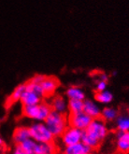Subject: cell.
I'll return each instance as SVG.
<instances>
[{
    "mask_svg": "<svg viewBox=\"0 0 129 154\" xmlns=\"http://www.w3.org/2000/svg\"><path fill=\"white\" fill-rule=\"evenodd\" d=\"M11 154H28L26 151H24L22 147L20 146V145H16L15 148L13 149L12 150V153Z\"/></svg>",
    "mask_w": 129,
    "mask_h": 154,
    "instance_id": "cb8c5ba5",
    "label": "cell"
},
{
    "mask_svg": "<svg viewBox=\"0 0 129 154\" xmlns=\"http://www.w3.org/2000/svg\"><path fill=\"white\" fill-rule=\"evenodd\" d=\"M101 110H102V107L100 106V105L96 100L86 98L83 100V110L82 111L90 116L92 119L100 118Z\"/></svg>",
    "mask_w": 129,
    "mask_h": 154,
    "instance_id": "9c48e42d",
    "label": "cell"
},
{
    "mask_svg": "<svg viewBox=\"0 0 129 154\" xmlns=\"http://www.w3.org/2000/svg\"><path fill=\"white\" fill-rule=\"evenodd\" d=\"M107 88H108V82H107V81L97 79L96 83V93L97 92H103V91L107 90Z\"/></svg>",
    "mask_w": 129,
    "mask_h": 154,
    "instance_id": "7402d4cb",
    "label": "cell"
},
{
    "mask_svg": "<svg viewBox=\"0 0 129 154\" xmlns=\"http://www.w3.org/2000/svg\"><path fill=\"white\" fill-rule=\"evenodd\" d=\"M30 137L36 143L52 142L54 137L50 132L46 124L42 122H35L29 126Z\"/></svg>",
    "mask_w": 129,
    "mask_h": 154,
    "instance_id": "277c9868",
    "label": "cell"
},
{
    "mask_svg": "<svg viewBox=\"0 0 129 154\" xmlns=\"http://www.w3.org/2000/svg\"><path fill=\"white\" fill-rule=\"evenodd\" d=\"M119 115V110L114 106H105L101 110L100 118L106 122H112L116 120Z\"/></svg>",
    "mask_w": 129,
    "mask_h": 154,
    "instance_id": "e0dca14e",
    "label": "cell"
},
{
    "mask_svg": "<svg viewBox=\"0 0 129 154\" xmlns=\"http://www.w3.org/2000/svg\"><path fill=\"white\" fill-rule=\"evenodd\" d=\"M59 85H60L59 80L56 78L46 76L43 81L40 83V87L43 93V97L52 96L59 88Z\"/></svg>",
    "mask_w": 129,
    "mask_h": 154,
    "instance_id": "52a82bcc",
    "label": "cell"
},
{
    "mask_svg": "<svg viewBox=\"0 0 129 154\" xmlns=\"http://www.w3.org/2000/svg\"><path fill=\"white\" fill-rule=\"evenodd\" d=\"M52 112V107L47 102H40L39 104L33 106H23V114L24 117L34 121V122H42L47 119L49 114Z\"/></svg>",
    "mask_w": 129,
    "mask_h": 154,
    "instance_id": "3957f363",
    "label": "cell"
},
{
    "mask_svg": "<svg viewBox=\"0 0 129 154\" xmlns=\"http://www.w3.org/2000/svg\"><path fill=\"white\" fill-rule=\"evenodd\" d=\"M57 147L52 142L36 143L33 154H56Z\"/></svg>",
    "mask_w": 129,
    "mask_h": 154,
    "instance_id": "9a60e30c",
    "label": "cell"
},
{
    "mask_svg": "<svg viewBox=\"0 0 129 154\" xmlns=\"http://www.w3.org/2000/svg\"><path fill=\"white\" fill-rule=\"evenodd\" d=\"M44 123L54 137H60L64 130L68 128V121L66 114L52 110L47 119L44 121Z\"/></svg>",
    "mask_w": 129,
    "mask_h": 154,
    "instance_id": "7a4b0ae2",
    "label": "cell"
},
{
    "mask_svg": "<svg viewBox=\"0 0 129 154\" xmlns=\"http://www.w3.org/2000/svg\"><path fill=\"white\" fill-rule=\"evenodd\" d=\"M30 131L26 126H20L17 127L12 134V140L15 145H21L24 141L30 138Z\"/></svg>",
    "mask_w": 129,
    "mask_h": 154,
    "instance_id": "4fadbf2b",
    "label": "cell"
},
{
    "mask_svg": "<svg viewBox=\"0 0 129 154\" xmlns=\"http://www.w3.org/2000/svg\"><path fill=\"white\" fill-rule=\"evenodd\" d=\"M3 146V139L0 137V148H1Z\"/></svg>",
    "mask_w": 129,
    "mask_h": 154,
    "instance_id": "484cf974",
    "label": "cell"
},
{
    "mask_svg": "<svg viewBox=\"0 0 129 154\" xmlns=\"http://www.w3.org/2000/svg\"><path fill=\"white\" fill-rule=\"evenodd\" d=\"M112 74H113V76H116V74H117V72L115 71V72H113V73H112Z\"/></svg>",
    "mask_w": 129,
    "mask_h": 154,
    "instance_id": "4316f807",
    "label": "cell"
},
{
    "mask_svg": "<svg viewBox=\"0 0 129 154\" xmlns=\"http://www.w3.org/2000/svg\"><path fill=\"white\" fill-rule=\"evenodd\" d=\"M92 152H93V149H90L82 141H80L77 144L71 145V146L64 147L63 154H87Z\"/></svg>",
    "mask_w": 129,
    "mask_h": 154,
    "instance_id": "7c38bea8",
    "label": "cell"
},
{
    "mask_svg": "<svg viewBox=\"0 0 129 154\" xmlns=\"http://www.w3.org/2000/svg\"><path fill=\"white\" fill-rule=\"evenodd\" d=\"M66 97L68 100H80L83 101L86 98L85 92L79 86H70L66 90Z\"/></svg>",
    "mask_w": 129,
    "mask_h": 154,
    "instance_id": "5bb4252c",
    "label": "cell"
},
{
    "mask_svg": "<svg viewBox=\"0 0 129 154\" xmlns=\"http://www.w3.org/2000/svg\"><path fill=\"white\" fill-rule=\"evenodd\" d=\"M82 132L72 126H68V128L64 130V132L61 135V142L64 147L71 146V145L77 144L81 141L82 138Z\"/></svg>",
    "mask_w": 129,
    "mask_h": 154,
    "instance_id": "8992f818",
    "label": "cell"
},
{
    "mask_svg": "<svg viewBox=\"0 0 129 154\" xmlns=\"http://www.w3.org/2000/svg\"><path fill=\"white\" fill-rule=\"evenodd\" d=\"M109 127L101 118L93 119L88 127L82 132L81 141L92 149H96L109 135Z\"/></svg>",
    "mask_w": 129,
    "mask_h": 154,
    "instance_id": "6da1fadb",
    "label": "cell"
},
{
    "mask_svg": "<svg viewBox=\"0 0 129 154\" xmlns=\"http://www.w3.org/2000/svg\"><path fill=\"white\" fill-rule=\"evenodd\" d=\"M87 154H92V153H87Z\"/></svg>",
    "mask_w": 129,
    "mask_h": 154,
    "instance_id": "83f0119b",
    "label": "cell"
},
{
    "mask_svg": "<svg viewBox=\"0 0 129 154\" xmlns=\"http://www.w3.org/2000/svg\"><path fill=\"white\" fill-rule=\"evenodd\" d=\"M113 94L109 91L108 89L103 91V92H97L95 94V100L99 104V105H104V106H109L110 103L113 101Z\"/></svg>",
    "mask_w": 129,
    "mask_h": 154,
    "instance_id": "ac0fdd59",
    "label": "cell"
},
{
    "mask_svg": "<svg viewBox=\"0 0 129 154\" xmlns=\"http://www.w3.org/2000/svg\"><path fill=\"white\" fill-rule=\"evenodd\" d=\"M36 142L30 137L28 139H26L25 141H24L20 146L22 147V149L24 151H26L28 154H33L35 148H36Z\"/></svg>",
    "mask_w": 129,
    "mask_h": 154,
    "instance_id": "44dd1931",
    "label": "cell"
},
{
    "mask_svg": "<svg viewBox=\"0 0 129 154\" xmlns=\"http://www.w3.org/2000/svg\"><path fill=\"white\" fill-rule=\"evenodd\" d=\"M115 147L119 153H129V132H118L115 135Z\"/></svg>",
    "mask_w": 129,
    "mask_h": 154,
    "instance_id": "ba28073f",
    "label": "cell"
},
{
    "mask_svg": "<svg viewBox=\"0 0 129 154\" xmlns=\"http://www.w3.org/2000/svg\"><path fill=\"white\" fill-rule=\"evenodd\" d=\"M115 128L118 132H129V113H119L114 121Z\"/></svg>",
    "mask_w": 129,
    "mask_h": 154,
    "instance_id": "2e32d148",
    "label": "cell"
},
{
    "mask_svg": "<svg viewBox=\"0 0 129 154\" xmlns=\"http://www.w3.org/2000/svg\"><path fill=\"white\" fill-rule=\"evenodd\" d=\"M98 79L100 80H104V81H107L108 82V80H109V76L104 73V72H100V73L98 74Z\"/></svg>",
    "mask_w": 129,
    "mask_h": 154,
    "instance_id": "d4e9b609",
    "label": "cell"
},
{
    "mask_svg": "<svg viewBox=\"0 0 129 154\" xmlns=\"http://www.w3.org/2000/svg\"><path fill=\"white\" fill-rule=\"evenodd\" d=\"M83 110V101L68 100V111L70 113H78Z\"/></svg>",
    "mask_w": 129,
    "mask_h": 154,
    "instance_id": "ffe728a7",
    "label": "cell"
},
{
    "mask_svg": "<svg viewBox=\"0 0 129 154\" xmlns=\"http://www.w3.org/2000/svg\"><path fill=\"white\" fill-rule=\"evenodd\" d=\"M52 110L66 114L68 111V101L62 95H55L50 103Z\"/></svg>",
    "mask_w": 129,
    "mask_h": 154,
    "instance_id": "30bf717a",
    "label": "cell"
},
{
    "mask_svg": "<svg viewBox=\"0 0 129 154\" xmlns=\"http://www.w3.org/2000/svg\"><path fill=\"white\" fill-rule=\"evenodd\" d=\"M42 98L43 97L41 95L38 94L31 90H28L25 88V91L22 95L20 102L23 105V106H33V105H36V104H39L40 102H42Z\"/></svg>",
    "mask_w": 129,
    "mask_h": 154,
    "instance_id": "8fae6325",
    "label": "cell"
},
{
    "mask_svg": "<svg viewBox=\"0 0 129 154\" xmlns=\"http://www.w3.org/2000/svg\"><path fill=\"white\" fill-rule=\"evenodd\" d=\"M25 91V83H23V84H20L18 85L14 90L13 92L11 93V94L8 97V104H14L16 102H20L21 98H22V95L24 93Z\"/></svg>",
    "mask_w": 129,
    "mask_h": 154,
    "instance_id": "d6986e66",
    "label": "cell"
},
{
    "mask_svg": "<svg viewBox=\"0 0 129 154\" xmlns=\"http://www.w3.org/2000/svg\"><path fill=\"white\" fill-rule=\"evenodd\" d=\"M92 120L93 119L83 111L78 113H70L68 118L69 126H72V127H75L81 131H84L88 127Z\"/></svg>",
    "mask_w": 129,
    "mask_h": 154,
    "instance_id": "5b68a950",
    "label": "cell"
},
{
    "mask_svg": "<svg viewBox=\"0 0 129 154\" xmlns=\"http://www.w3.org/2000/svg\"><path fill=\"white\" fill-rule=\"evenodd\" d=\"M45 77L46 76H44V75H41V74H36V75H35L30 80L32 81V82H35V83H38V84H40L42 81H43V79H45Z\"/></svg>",
    "mask_w": 129,
    "mask_h": 154,
    "instance_id": "603a6c76",
    "label": "cell"
}]
</instances>
